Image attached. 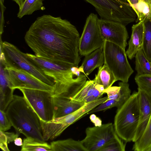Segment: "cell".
<instances>
[{
	"instance_id": "obj_8",
	"label": "cell",
	"mask_w": 151,
	"mask_h": 151,
	"mask_svg": "<svg viewBox=\"0 0 151 151\" xmlns=\"http://www.w3.org/2000/svg\"><path fill=\"white\" fill-rule=\"evenodd\" d=\"M103 48L104 64L112 72L117 81L128 83L134 71L128 61L125 50L117 45L106 41Z\"/></svg>"
},
{
	"instance_id": "obj_32",
	"label": "cell",
	"mask_w": 151,
	"mask_h": 151,
	"mask_svg": "<svg viewBox=\"0 0 151 151\" xmlns=\"http://www.w3.org/2000/svg\"><path fill=\"white\" fill-rule=\"evenodd\" d=\"M0 148L3 151H9L8 147V143L6 135L3 131H0Z\"/></svg>"
},
{
	"instance_id": "obj_5",
	"label": "cell",
	"mask_w": 151,
	"mask_h": 151,
	"mask_svg": "<svg viewBox=\"0 0 151 151\" xmlns=\"http://www.w3.org/2000/svg\"><path fill=\"white\" fill-rule=\"evenodd\" d=\"M107 99V96L101 97L85 104L77 110L66 115L54 118L47 122L40 120L44 140L46 141L55 139L69 126L88 115L90 111Z\"/></svg>"
},
{
	"instance_id": "obj_7",
	"label": "cell",
	"mask_w": 151,
	"mask_h": 151,
	"mask_svg": "<svg viewBox=\"0 0 151 151\" xmlns=\"http://www.w3.org/2000/svg\"><path fill=\"white\" fill-rule=\"evenodd\" d=\"M26 54L33 64L54 80L55 84L71 83L77 81L82 76L78 67L56 63L30 53Z\"/></svg>"
},
{
	"instance_id": "obj_38",
	"label": "cell",
	"mask_w": 151,
	"mask_h": 151,
	"mask_svg": "<svg viewBox=\"0 0 151 151\" xmlns=\"http://www.w3.org/2000/svg\"><path fill=\"white\" fill-rule=\"evenodd\" d=\"M149 18L151 19V6L150 7V12L149 14Z\"/></svg>"
},
{
	"instance_id": "obj_2",
	"label": "cell",
	"mask_w": 151,
	"mask_h": 151,
	"mask_svg": "<svg viewBox=\"0 0 151 151\" xmlns=\"http://www.w3.org/2000/svg\"><path fill=\"white\" fill-rule=\"evenodd\" d=\"M6 112L17 132L22 133L26 137L45 141L40 120L23 96L14 95Z\"/></svg>"
},
{
	"instance_id": "obj_15",
	"label": "cell",
	"mask_w": 151,
	"mask_h": 151,
	"mask_svg": "<svg viewBox=\"0 0 151 151\" xmlns=\"http://www.w3.org/2000/svg\"><path fill=\"white\" fill-rule=\"evenodd\" d=\"M104 87L96 83L94 80L87 81L71 100L87 104L101 97L105 93Z\"/></svg>"
},
{
	"instance_id": "obj_21",
	"label": "cell",
	"mask_w": 151,
	"mask_h": 151,
	"mask_svg": "<svg viewBox=\"0 0 151 151\" xmlns=\"http://www.w3.org/2000/svg\"><path fill=\"white\" fill-rule=\"evenodd\" d=\"M94 80L96 83L102 86L105 90L111 86L117 81L112 72L104 64L99 68L97 74L95 75Z\"/></svg>"
},
{
	"instance_id": "obj_3",
	"label": "cell",
	"mask_w": 151,
	"mask_h": 151,
	"mask_svg": "<svg viewBox=\"0 0 151 151\" xmlns=\"http://www.w3.org/2000/svg\"><path fill=\"white\" fill-rule=\"evenodd\" d=\"M139 116L138 94L134 91L128 100L117 109L113 124L117 134L126 142L134 139Z\"/></svg>"
},
{
	"instance_id": "obj_27",
	"label": "cell",
	"mask_w": 151,
	"mask_h": 151,
	"mask_svg": "<svg viewBox=\"0 0 151 151\" xmlns=\"http://www.w3.org/2000/svg\"><path fill=\"white\" fill-rule=\"evenodd\" d=\"M127 143L116 134L100 151H124Z\"/></svg>"
},
{
	"instance_id": "obj_22",
	"label": "cell",
	"mask_w": 151,
	"mask_h": 151,
	"mask_svg": "<svg viewBox=\"0 0 151 151\" xmlns=\"http://www.w3.org/2000/svg\"><path fill=\"white\" fill-rule=\"evenodd\" d=\"M21 151H52L50 145L34 138L26 137L23 139Z\"/></svg>"
},
{
	"instance_id": "obj_1",
	"label": "cell",
	"mask_w": 151,
	"mask_h": 151,
	"mask_svg": "<svg viewBox=\"0 0 151 151\" xmlns=\"http://www.w3.org/2000/svg\"><path fill=\"white\" fill-rule=\"evenodd\" d=\"M80 37L76 27L68 20L44 14L32 24L24 40L36 56L78 67Z\"/></svg>"
},
{
	"instance_id": "obj_31",
	"label": "cell",
	"mask_w": 151,
	"mask_h": 151,
	"mask_svg": "<svg viewBox=\"0 0 151 151\" xmlns=\"http://www.w3.org/2000/svg\"><path fill=\"white\" fill-rule=\"evenodd\" d=\"M0 37L3 32V28L4 23V13L6 9V7L4 5V3L0 1Z\"/></svg>"
},
{
	"instance_id": "obj_39",
	"label": "cell",
	"mask_w": 151,
	"mask_h": 151,
	"mask_svg": "<svg viewBox=\"0 0 151 151\" xmlns=\"http://www.w3.org/2000/svg\"><path fill=\"white\" fill-rule=\"evenodd\" d=\"M4 0H0V1L4 3Z\"/></svg>"
},
{
	"instance_id": "obj_13",
	"label": "cell",
	"mask_w": 151,
	"mask_h": 151,
	"mask_svg": "<svg viewBox=\"0 0 151 151\" xmlns=\"http://www.w3.org/2000/svg\"><path fill=\"white\" fill-rule=\"evenodd\" d=\"M99 25L104 41L115 44L125 50L129 38L126 26L118 22L101 18L99 19Z\"/></svg>"
},
{
	"instance_id": "obj_4",
	"label": "cell",
	"mask_w": 151,
	"mask_h": 151,
	"mask_svg": "<svg viewBox=\"0 0 151 151\" xmlns=\"http://www.w3.org/2000/svg\"><path fill=\"white\" fill-rule=\"evenodd\" d=\"M0 59L6 67L21 70L33 75L45 83L51 86L55 84L54 80L47 76L27 58L26 53L13 44L3 42L0 39Z\"/></svg>"
},
{
	"instance_id": "obj_23",
	"label": "cell",
	"mask_w": 151,
	"mask_h": 151,
	"mask_svg": "<svg viewBox=\"0 0 151 151\" xmlns=\"http://www.w3.org/2000/svg\"><path fill=\"white\" fill-rule=\"evenodd\" d=\"M135 57L136 75L151 74V62L147 58L142 49L137 52Z\"/></svg>"
},
{
	"instance_id": "obj_17",
	"label": "cell",
	"mask_w": 151,
	"mask_h": 151,
	"mask_svg": "<svg viewBox=\"0 0 151 151\" xmlns=\"http://www.w3.org/2000/svg\"><path fill=\"white\" fill-rule=\"evenodd\" d=\"M144 33L143 20L132 27L131 37L129 41L128 48L126 52L130 59L132 60L135 57L137 52L142 48Z\"/></svg>"
},
{
	"instance_id": "obj_28",
	"label": "cell",
	"mask_w": 151,
	"mask_h": 151,
	"mask_svg": "<svg viewBox=\"0 0 151 151\" xmlns=\"http://www.w3.org/2000/svg\"><path fill=\"white\" fill-rule=\"evenodd\" d=\"M134 79L138 88L151 94V74L136 75Z\"/></svg>"
},
{
	"instance_id": "obj_9",
	"label": "cell",
	"mask_w": 151,
	"mask_h": 151,
	"mask_svg": "<svg viewBox=\"0 0 151 151\" xmlns=\"http://www.w3.org/2000/svg\"><path fill=\"white\" fill-rule=\"evenodd\" d=\"M19 89L40 120L47 122L53 119L52 91L22 88Z\"/></svg>"
},
{
	"instance_id": "obj_36",
	"label": "cell",
	"mask_w": 151,
	"mask_h": 151,
	"mask_svg": "<svg viewBox=\"0 0 151 151\" xmlns=\"http://www.w3.org/2000/svg\"><path fill=\"white\" fill-rule=\"evenodd\" d=\"M145 1L150 6H151V0H142Z\"/></svg>"
},
{
	"instance_id": "obj_10",
	"label": "cell",
	"mask_w": 151,
	"mask_h": 151,
	"mask_svg": "<svg viewBox=\"0 0 151 151\" xmlns=\"http://www.w3.org/2000/svg\"><path fill=\"white\" fill-rule=\"evenodd\" d=\"M99 19L93 13H90L86 18L79 42V52L81 56H85L103 46L104 40L100 33Z\"/></svg>"
},
{
	"instance_id": "obj_12",
	"label": "cell",
	"mask_w": 151,
	"mask_h": 151,
	"mask_svg": "<svg viewBox=\"0 0 151 151\" xmlns=\"http://www.w3.org/2000/svg\"><path fill=\"white\" fill-rule=\"evenodd\" d=\"M6 68L12 88L14 90L22 88L53 91L54 85L47 84L25 71L6 66Z\"/></svg>"
},
{
	"instance_id": "obj_26",
	"label": "cell",
	"mask_w": 151,
	"mask_h": 151,
	"mask_svg": "<svg viewBox=\"0 0 151 151\" xmlns=\"http://www.w3.org/2000/svg\"><path fill=\"white\" fill-rule=\"evenodd\" d=\"M143 20L144 33L142 50L147 58L151 62V19Z\"/></svg>"
},
{
	"instance_id": "obj_20",
	"label": "cell",
	"mask_w": 151,
	"mask_h": 151,
	"mask_svg": "<svg viewBox=\"0 0 151 151\" xmlns=\"http://www.w3.org/2000/svg\"><path fill=\"white\" fill-rule=\"evenodd\" d=\"M52 151H87L81 141L69 138L50 143Z\"/></svg>"
},
{
	"instance_id": "obj_25",
	"label": "cell",
	"mask_w": 151,
	"mask_h": 151,
	"mask_svg": "<svg viewBox=\"0 0 151 151\" xmlns=\"http://www.w3.org/2000/svg\"><path fill=\"white\" fill-rule=\"evenodd\" d=\"M151 145V115L145 131L141 137L134 142L132 150L145 151Z\"/></svg>"
},
{
	"instance_id": "obj_34",
	"label": "cell",
	"mask_w": 151,
	"mask_h": 151,
	"mask_svg": "<svg viewBox=\"0 0 151 151\" xmlns=\"http://www.w3.org/2000/svg\"><path fill=\"white\" fill-rule=\"evenodd\" d=\"M127 0L137 14L138 12L137 6L140 0Z\"/></svg>"
},
{
	"instance_id": "obj_18",
	"label": "cell",
	"mask_w": 151,
	"mask_h": 151,
	"mask_svg": "<svg viewBox=\"0 0 151 151\" xmlns=\"http://www.w3.org/2000/svg\"><path fill=\"white\" fill-rule=\"evenodd\" d=\"M104 58L103 47L97 49L85 56L79 71L86 76L89 75L96 68L104 64Z\"/></svg>"
},
{
	"instance_id": "obj_37",
	"label": "cell",
	"mask_w": 151,
	"mask_h": 151,
	"mask_svg": "<svg viewBox=\"0 0 151 151\" xmlns=\"http://www.w3.org/2000/svg\"><path fill=\"white\" fill-rule=\"evenodd\" d=\"M145 151H151V145L145 150Z\"/></svg>"
},
{
	"instance_id": "obj_16",
	"label": "cell",
	"mask_w": 151,
	"mask_h": 151,
	"mask_svg": "<svg viewBox=\"0 0 151 151\" xmlns=\"http://www.w3.org/2000/svg\"><path fill=\"white\" fill-rule=\"evenodd\" d=\"M53 118L64 116L77 110L86 104L52 96Z\"/></svg>"
},
{
	"instance_id": "obj_29",
	"label": "cell",
	"mask_w": 151,
	"mask_h": 151,
	"mask_svg": "<svg viewBox=\"0 0 151 151\" xmlns=\"http://www.w3.org/2000/svg\"><path fill=\"white\" fill-rule=\"evenodd\" d=\"M150 6L145 1L140 0L137 6V18L136 22L140 21L145 18H149Z\"/></svg>"
},
{
	"instance_id": "obj_33",
	"label": "cell",
	"mask_w": 151,
	"mask_h": 151,
	"mask_svg": "<svg viewBox=\"0 0 151 151\" xmlns=\"http://www.w3.org/2000/svg\"><path fill=\"white\" fill-rule=\"evenodd\" d=\"M5 134L8 143L10 142L14 141L15 139L18 137L19 134V133L17 132L16 134H14L13 132H9L3 131Z\"/></svg>"
},
{
	"instance_id": "obj_35",
	"label": "cell",
	"mask_w": 151,
	"mask_h": 151,
	"mask_svg": "<svg viewBox=\"0 0 151 151\" xmlns=\"http://www.w3.org/2000/svg\"><path fill=\"white\" fill-rule=\"evenodd\" d=\"M14 142L15 145L18 146H22L23 144L22 139L18 137L15 139Z\"/></svg>"
},
{
	"instance_id": "obj_19",
	"label": "cell",
	"mask_w": 151,
	"mask_h": 151,
	"mask_svg": "<svg viewBox=\"0 0 151 151\" xmlns=\"http://www.w3.org/2000/svg\"><path fill=\"white\" fill-rule=\"evenodd\" d=\"M107 99H113L117 101L121 106L130 96L131 90L127 83L122 81L119 83L118 86H111L105 89Z\"/></svg>"
},
{
	"instance_id": "obj_24",
	"label": "cell",
	"mask_w": 151,
	"mask_h": 151,
	"mask_svg": "<svg viewBox=\"0 0 151 151\" xmlns=\"http://www.w3.org/2000/svg\"><path fill=\"white\" fill-rule=\"evenodd\" d=\"M43 0H26L22 6L19 9L17 17L21 19L25 15L32 14L35 11L43 10L45 8L43 6Z\"/></svg>"
},
{
	"instance_id": "obj_11",
	"label": "cell",
	"mask_w": 151,
	"mask_h": 151,
	"mask_svg": "<svg viewBox=\"0 0 151 151\" xmlns=\"http://www.w3.org/2000/svg\"><path fill=\"white\" fill-rule=\"evenodd\" d=\"M85 132L81 141L87 151H100L117 134L111 123L88 127Z\"/></svg>"
},
{
	"instance_id": "obj_30",
	"label": "cell",
	"mask_w": 151,
	"mask_h": 151,
	"mask_svg": "<svg viewBox=\"0 0 151 151\" xmlns=\"http://www.w3.org/2000/svg\"><path fill=\"white\" fill-rule=\"evenodd\" d=\"M12 124L5 111L0 110V131H6L10 129Z\"/></svg>"
},
{
	"instance_id": "obj_6",
	"label": "cell",
	"mask_w": 151,
	"mask_h": 151,
	"mask_svg": "<svg viewBox=\"0 0 151 151\" xmlns=\"http://www.w3.org/2000/svg\"><path fill=\"white\" fill-rule=\"evenodd\" d=\"M91 4L101 18L120 22L125 26L134 22L137 15L127 0H85Z\"/></svg>"
},
{
	"instance_id": "obj_14",
	"label": "cell",
	"mask_w": 151,
	"mask_h": 151,
	"mask_svg": "<svg viewBox=\"0 0 151 151\" xmlns=\"http://www.w3.org/2000/svg\"><path fill=\"white\" fill-rule=\"evenodd\" d=\"M139 106V122L133 142L142 135L151 115V94L138 88Z\"/></svg>"
}]
</instances>
